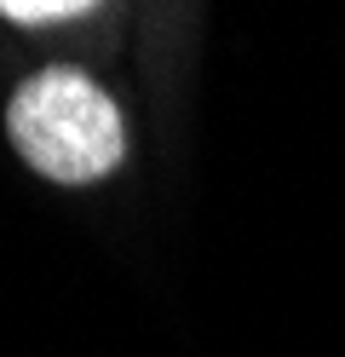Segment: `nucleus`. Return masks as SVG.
Here are the masks:
<instances>
[{"label":"nucleus","instance_id":"obj_1","mask_svg":"<svg viewBox=\"0 0 345 357\" xmlns=\"http://www.w3.org/2000/svg\"><path fill=\"white\" fill-rule=\"evenodd\" d=\"M12 144L35 173L58 178V185H92L121 167L127 132L121 116L98 81L81 70H46L12 98Z\"/></svg>","mask_w":345,"mask_h":357},{"label":"nucleus","instance_id":"obj_2","mask_svg":"<svg viewBox=\"0 0 345 357\" xmlns=\"http://www.w3.org/2000/svg\"><path fill=\"white\" fill-rule=\"evenodd\" d=\"M86 6H98V0H0L12 24H52V17H75Z\"/></svg>","mask_w":345,"mask_h":357}]
</instances>
